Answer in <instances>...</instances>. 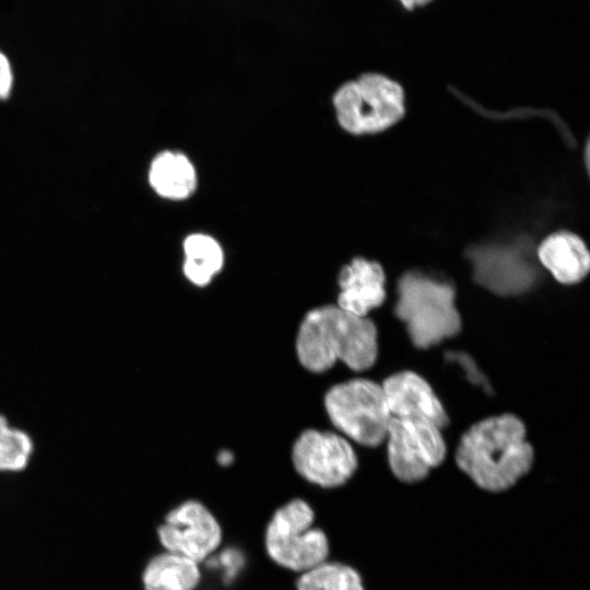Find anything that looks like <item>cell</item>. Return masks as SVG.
<instances>
[{"label": "cell", "mask_w": 590, "mask_h": 590, "mask_svg": "<svg viewBox=\"0 0 590 590\" xmlns=\"http://www.w3.org/2000/svg\"><path fill=\"white\" fill-rule=\"evenodd\" d=\"M220 563L225 567V571L229 576H233V574L237 573L238 568L240 567V555L234 551H226L224 554H222Z\"/></svg>", "instance_id": "ffe728a7"}, {"label": "cell", "mask_w": 590, "mask_h": 590, "mask_svg": "<svg viewBox=\"0 0 590 590\" xmlns=\"http://www.w3.org/2000/svg\"><path fill=\"white\" fill-rule=\"evenodd\" d=\"M296 352L308 370L321 373L337 361L351 369L370 368L378 355L377 329L366 318L338 305H326L307 312L299 327Z\"/></svg>", "instance_id": "7a4b0ae2"}, {"label": "cell", "mask_w": 590, "mask_h": 590, "mask_svg": "<svg viewBox=\"0 0 590 590\" xmlns=\"http://www.w3.org/2000/svg\"><path fill=\"white\" fill-rule=\"evenodd\" d=\"M14 71L11 59L7 52L0 48V98H7L13 87Z\"/></svg>", "instance_id": "d6986e66"}, {"label": "cell", "mask_w": 590, "mask_h": 590, "mask_svg": "<svg viewBox=\"0 0 590 590\" xmlns=\"http://www.w3.org/2000/svg\"><path fill=\"white\" fill-rule=\"evenodd\" d=\"M441 429L423 418L391 416L387 430V452L390 469L402 482L425 479L446 457Z\"/></svg>", "instance_id": "52a82bcc"}, {"label": "cell", "mask_w": 590, "mask_h": 590, "mask_svg": "<svg viewBox=\"0 0 590 590\" xmlns=\"http://www.w3.org/2000/svg\"><path fill=\"white\" fill-rule=\"evenodd\" d=\"M151 188L172 201L188 199L197 189L198 175L190 158L179 151L160 152L149 168Z\"/></svg>", "instance_id": "5bb4252c"}, {"label": "cell", "mask_w": 590, "mask_h": 590, "mask_svg": "<svg viewBox=\"0 0 590 590\" xmlns=\"http://www.w3.org/2000/svg\"><path fill=\"white\" fill-rule=\"evenodd\" d=\"M385 272L376 261L354 258L338 278V306L351 314L366 317L386 299Z\"/></svg>", "instance_id": "7c38bea8"}, {"label": "cell", "mask_w": 590, "mask_h": 590, "mask_svg": "<svg viewBox=\"0 0 590 590\" xmlns=\"http://www.w3.org/2000/svg\"><path fill=\"white\" fill-rule=\"evenodd\" d=\"M200 579L198 563L167 551L153 557L143 571L145 590H194Z\"/></svg>", "instance_id": "9a60e30c"}, {"label": "cell", "mask_w": 590, "mask_h": 590, "mask_svg": "<svg viewBox=\"0 0 590 590\" xmlns=\"http://www.w3.org/2000/svg\"><path fill=\"white\" fill-rule=\"evenodd\" d=\"M332 104L342 129L352 134L382 131L404 115V94L399 83L379 73H365L341 85Z\"/></svg>", "instance_id": "277c9868"}, {"label": "cell", "mask_w": 590, "mask_h": 590, "mask_svg": "<svg viewBox=\"0 0 590 590\" xmlns=\"http://www.w3.org/2000/svg\"><path fill=\"white\" fill-rule=\"evenodd\" d=\"M315 514L303 499H293L279 508L270 519L264 536L269 557L278 565L304 573L329 554L326 533L314 527Z\"/></svg>", "instance_id": "8992f818"}, {"label": "cell", "mask_w": 590, "mask_h": 590, "mask_svg": "<svg viewBox=\"0 0 590 590\" xmlns=\"http://www.w3.org/2000/svg\"><path fill=\"white\" fill-rule=\"evenodd\" d=\"M533 448L526 427L512 414L485 418L461 437L456 451L458 467L481 488L502 492L530 470Z\"/></svg>", "instance_id": "6da1fadb"}, {"label": "cell", "mask_w": 590, "mask_h": 590, "mask_svg": "<svg viewBox=\"0 0 590 590\" xmlns=\"http://www.w3.org/2000/svg\"><path fill=\"white\" fill-rule=\"evenodd\" d=\"M404 8L412 10L418 5H425L432 0H399Z\"/></svg>", "instance_id": "44dd1931"}, {"label": "cell", "mask_w": 590, "mask_h": 590, "mask_svg": "<svg viewBox=\"0 0 590 590\" xmlns=\"http://www.w3.org/2000/svg\"><path fill=\"white\" fill-rule=\"evenodd\" d=\"M324 406L335 428L357 444L376 447L386 439L391 413L381 385L365 378L338 384Z\"/></svg>", "instance_id": "5b68a950"}, {"label": "cell", "mask_w": 590, "mask_h": 590, "mask_svg": "<svg viewBox=\"0 0 590 590\" xmlns=\"http://www.w3.org/2000/svg\"><path fill=\"white\" fill-rule=\"evenodd\" d=\"M475 278L491 291L510 295L526 291L534 281L531 266L515 250L477 248L471 253Z\"/></svg>", "instance_id": "8fae6325"}, {"label": "cell", "mask_w": 590, "mask_h": 590, "mask_svg": "<svg viewBox=\"0 0 590 590\" xmlns=\"http://www.w3.org/2000/svg\"><path fill=\"white\" fill-rule=\"evenodd\" d=\"M297 590H364L361 575L351 566L337 562L321 564L302 573Z\"/></svg>", "instance_id": "e0dca14e"}, {"label": "cell", "mask_w": 590, "mask_h": 590, "mask_svg": "<svg viewBox=\"0 0 590 590\" xmlns=\"http://www.w3.org/2000/svg\"><path fill=\"white\" fill-rule=\"evenodd\" d=\"M381 386L391 416L427 420L440 429L449 424L441 402L420 375L404 370L391 375Z\"/></svg>", "instance_id": "30bf717a"}, {"label": "cell", "mask_w": 590, "mask_h": 590, "mask_svg": "<svg viewBox=\"0 0 590 590\" xmlns=\"http://www.w3.org/2000/svg\"><path fill=\"white\" fill-rule=\"evenodd\" d=\"M157 534L167 552L198 564L211 556L222 542V529L216 518L197 500H187L172 509Z\"/></svg>", "instance_id": "9c48e42d"}, {"label": "cell", "mask_w": 590, "mask_h": 590, "mask_svg": "<svg viewBox=\"0 0 590 590\" xmlns=\"http://www.w3.org/2000/svg\"><path fill=\"white\" fill-rule=\"evenodd\" d=\"M185 276L197 286L208 285L224 266L220 243L204 233L188 235L182 244Z\"/></svg>", "instance_id": "2e32d148"}, {"label": "cell", "mask_w": 590, "mask_h": 590, "mask_svg": "<svg viewBox=\"0 0 590 590\" xmlns=\"http://www.w3.org/2000/svg\"><path fill=\"white\" fill-rule=\"evenodd\" d=\"M394 314L420 349L452 338L461 329L453 287L416 272L405 273L399 280Z\"/></svg>", "instance_id": "3957f363"}, {"label": "cell", "mask_w": 590, "mask_h": 590, "mask_svg": "<svg viewBox=\"0 0 590 590\" xmlns=\"http://www.w3.org/2000/svg\"><path fill=\"white\" fill-rule=\"evenodd\" d=\"M33 451L30 436L12 428L0 415V471H19L24 469Z\"/></svg>", "instance_id": "ac0fdd59"}, {"label": "cell", "mask_w": 590, "mask_h": 590, "mask_svg": "<svg viewBox=\"0 0 590 590\" xmlns=\"http://www.w3.org/2000/svg\"><path fill=\"white\" fill-rule=\"evenodd\" d=\"M538 255L542 264L563 284L580 282L590 270V256L585 243L568 232L546 237Z\"/></svg>", "instance_id": "4fadbf2b"}, {"label": "cell", "mask_w": 590, "mask_h": 590, "mask_svg": "<svg viewBox=\"0 0 590 590\" xmlns=\"http://www.w3.org/2000/svg\"><path fill=\"white\" fill-rule=\"evenodd\" d=\"M292 457L296 471L304 479L326 488L343 485L357 468L351 444L332 432H303L293 446Z\"/></svg>", "instance_id": "ba28073f"}, {"label": "cell", "mask_w": 590, "mask_h": 590, "mask_svg": "<svg viewBox=\"0 0 590 590\" xmlns=\"http://www.w3.org/2000/svg\"><path fill=\"white\" fill-rule=\"evenodd\" d=\"M217 459L221 462V464L227 465V464H229L232 462L233 455L231 452L224 450L219 455Z\"/></svg>", "instance_id": "7402d4cb"}]
</instances>
